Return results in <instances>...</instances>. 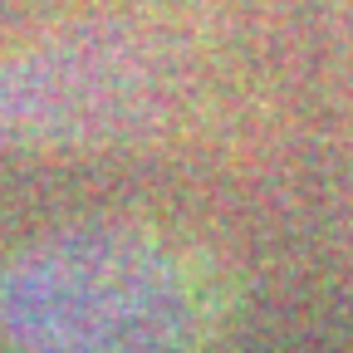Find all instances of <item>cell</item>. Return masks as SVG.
Wrapping results in <instances>:
<instances>
[{
  "mask_svg": "<svg viewBox=\"0 0 353 353\" xmlns=\"http://www.w3.org/2000/svg\"><path fill=\"white\" fill-rule=\"evenodd\" d=\"M216 314V275L138 221L59 226L0 275V324L20 353H196Z\"/></svg>",
  "mask_w": 353,
  "mask_h": 353,
  "instance_id": "cell-1",
  "label": "cell"
},
{
  "mask_svg": "<svg viewBox=\"0 0 353 353\" xmlns=\"http://www.w3.org/2000/svg\"><path fill=\"white\" fill-rule=\"evenodd\" d=\"M167 99L157 50L118 25H79L0 59V148H79L143 132Z\"/></svg>",
  "mask_w": 353,
  "mask_h": 353,
  "instance_id": "cell-2",
  "label": "cell"
}]
</instances>
